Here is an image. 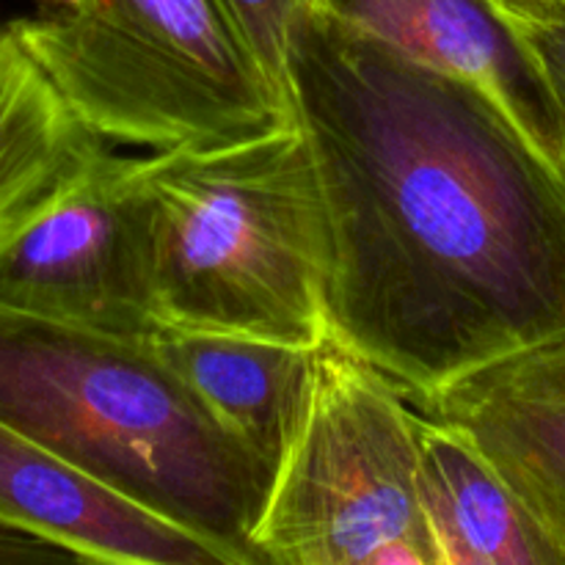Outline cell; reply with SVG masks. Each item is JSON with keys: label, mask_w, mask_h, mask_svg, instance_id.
Wrapping results in <instances>:
<instances>
[{"label": "cell", "mask_w": 565, "mask_h": 565, "mask_svg": "<svg viewBox=\"0 0 565 565\" xmlns=\"http://www.w3.org/2000/svg\"><path fill=\"white\" fill-rule=\"evenodd\" d=\"M329 340L425 403L565 334V169L475 83L307 0L287 53Z\"/></svg>", "instance_id": "obj_1"}, {"label": "cell", "mask_w": 565, "mask_h": 565, "mask_svg": "<svg viewBox=\"0 0 565 565\" xmlns=\"http://www.w3.org/2000/svg\"><path fill=\"white\" fill-rule=\"evenodd\" d=\"M0 419L191 530L226 565H259L252 535L274 475L199 403L152 337L0 307Z\"/></svg>", "instance_id": "obj_2"}, {"label": "cell", "mask_w": 565, "mask_h": 565, "mask_svg": "<svg viewBox=\"0 0 565 565\" xmlns=\"http://www.w3.org/2000/svg\"><path fill=\"white\" fill-rule=\"evenodd\" d=\"M160 323L318 348L326 218L298 121L143 158Z\"/></svg>", "instance_id": "obj_3"}, {"label": "cell", "mask_w": 565, "mask_h": 565, "mask_svg": "<svg viewBox=\"0 0 565 565\" xmlns=\"http://www.w3.org/2000/svg\"><path fill=\"white\" fill-rule=\"evenodd\" d=\"M14 28L103 141L163 152L296 121L290 94L237 42L213 0H81Z\"/></svg>", "instance_id": "obj_4"}, {"label": "cell", "mask_w": 565, "mask_h": 565, "mask_svg": "<svg viewBox=\"0 0 565 565\" xmlns=\"http://www.w3.org/2000/svg\"><path fill=\"white\" fill-rule=\"evenodd\" d=\"M386 375L326 340L254 527L257 563L436 565L419 505V419Z\"/></svg>", "instance_id": "obj_5"}, {"label": "cell", "mask_w": 565, "mask_h": 565, "mask_svg": "<svg viewBox=\"0 0 565 565\" xmlns=\"http://www.w3.org/2000/svg\"><path fill=\"white\" fill-rule=\"evenodd\" d=\"M0 307L103 334H154L143 158L105 147L47 210L0 243Z\"/></svg>", "instance_id": "obj_6"}, {"label": "cell", "mask_w": 565, "mask_h": 565, "mask_svg": "<svg viewBox=\"0 0 565 565\" xmlns=\"http://www.w3.org/2000/svg\"><path fill=\"white\" fill-rule=\"evenodd\" d=\"M419 408L478 445L565 561V334L456 381Z\"/></svg>", "instance_id": "obj_7"}, {"label": "cell", "mask_w": 565, "mask_h": 565, "mask_svg": "<svg viewBox=\"0 0 565 565\" xmlns=\"http://www.w3.org/2000/svg\"><path fill=\"white\" fill-rule=\"evenodd\" d=\"M0 522L81 563L226 565L199 535L99 483L0 419Z\"/></svg>", "instance_id": "obj_8"}, {"label": "cell", "mask_w": 565, "mask_h": 565, "mask_svg": "<svg viewBox=\"0 0 565 565\" xmlns=\"http://www.w3.org/2000/svg\"><path fill=\"white\" fill-rule=\"evenodd\" d=\"M428 64L483 88L565 169L563 119L539 64L494 0H309Z\"/></svg>", "instance_id": "obj_9"}, {"label": "cell", "mask_w": 565, "mask_h": 565, "mask_svg": "<svg viewBox=\"0 0 565 565\" xmlns=\"http://www.w3.org/2000/svg\"><path fill=\"white\" fill-rule=\"evenodd\" d=\"M154 351L274 475L312 390L318 348L160 323Z\"/></svg>", "instance_id": "obj_10"}, {"label": "cell", "mask_w": 565, "mask_h": 565, "mask_svg": "<svg viewBox=\"0 0 565 565\" xmlns=\"http://www.w3.org/2000/svg\"><path fill=\"white\" fill-rule=\"evenodd\" d=\"M417 483L436 565H565L478 445L430 414Z\"/></svg>", "instance_id": "obj_11"}, {"label": "cell", "mask_w": 565, "mask_h": 565, "mask_svg": "<svg viewBox=\"0 0 565 565\" xmlns=\"http://www.w3.org/2000/svg\"><path fill=\"white\" fill-rule=\"evenodd\" d=\"M105 147L33 58L14 20L0 22V243L47 210Z\"/></svg>", "instance_id": "obj_12"}, {"label": "cell", "mask_w": 565, "mask_h": 565, "mask_svg": "<svg viewBox=\"0 0 565 565\" xmlns=\"http://www.w3.org/2000/svg\"><path fill=\"white\" fill-rule=\"evenodd\" d=\"M237 42L287 92V53L307 0H213Z\"/></svg>", "instance_id": "obj_13"}, {"label": "cell", "mask_w": 565, "mask_h": 565, "mask_svg": "<svg viewBox=\"0 0 565 565\" xmlns=\"http://www.w3.org/2000/svg\"><path fill=\"white\" fill-rule=\"evenodd\" d=\"M494 6L539 64L561 110L565 136V0H494Z\"/></svg>", "instance_id": "obj_14"}, {"label": "cell", "mask_w": 565, "mask_h": 565, "mask_svg": "<svg viewBox=\"0 0 565 565\" xmlns=\"http://www.w3.org/2000/svg\"><path fill=\"white\" fill-rule=\"evenodd\" d=\"M39 563H81L72 552L36 539V535L0 522V565H39Z\"/></svg>", "instance_id": "obj_15"}, {"label": "cell", "mask_w": 565, "mask_h": 565, "mask_svg": "<svg viewBox=\"0 0 565 565\" xmlns=\"http://www.w3.org/2000/svg\"><path fill=\"white\" fill-rule=\"evenodd\" d=\"M53 6H64V9H75V6H81V0H50Z\"/></svg>", "instance_id": "obj_16"}]
</instances>
